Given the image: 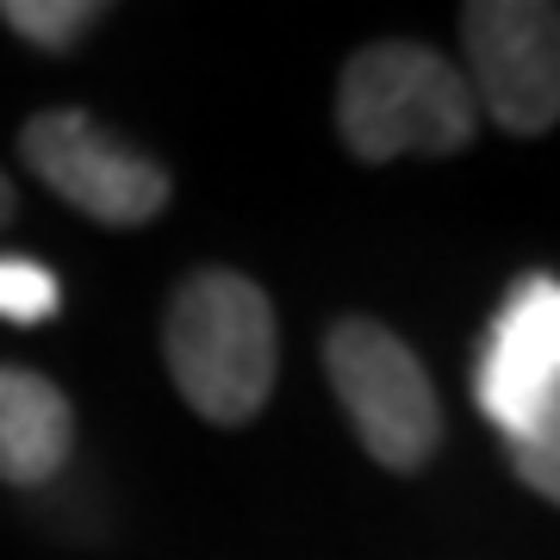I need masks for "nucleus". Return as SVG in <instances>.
<instances>
[{
	"mask_svg": "<svg viewBox=\"0 0 560 560\" xmlns=\"http://www.w3.org/2000/svg\"><path fill=\"white\" fill-rule=\"evenodd\" d=\"M162 361L187 411L219 430L256 423L280 374L275 300L237 268H194L162 312Z\"/></svg>",
	"mask_w": 560,
	"mask_h": 560,
	"instance_id": "1",
	"label": "nucleus"
},
{
	"mask_svg": "<svg viewBox=\"0 0 560 560\" xmlns=\"http://www.w3.org/2000/svg\"><path fill=\"white\" fill-rule=\"evenodd\" d=\"M474 405L504 430L511 467L536 499H560V287L523 275L474 355Z\"/></svg>",
	"mask_w": 560,
	"mask_h": 560,
	"instance_id": "2",
	"label": "nucleus"
},
{
	"mask_svg": "<svg viewBox=\"0 0 560 560\" xmlns=\"http://www.w3.org/2000/svg\"><path fill=\"white\" fill-rule=\"evenodd\" d=\"M480 131V106L448 57L411 38L355 50L337 81V138L361 162L455 156Z\"/></svg>",
	"mask_w": 560,
	"mask_h": 560,
	"instance_id": "3",
	"label": "nucleus"
},
{
	"mask_svg": "<svg viewBox=\"0 0 560 560\" xmlns=\"http://www.w3.org/2000/svg\"><path fill=\"white\" fill-rule=\"evenodd\" d=\"M324 381L349 411L361 448L386 474H423L442 448V399L418 349L374 318H337L324 330Z\"/></svg>",
	"mask_w": 560,
	"mask_h": 560,
	"instance_id": "4",
	"label": "nucleus"
},
{
	"mask_svg": "<svg viewBox=\"0 0 560 560\" xmlns=\"http://www.w3.org/2000/svg\"><path fill=\"white\" fill-rule=\"evenodd\" d=\"M20 162L57 200H69L81 219L106 224V231H138L175 194V180H168V168L156 156H143L125 138H113L81 106L32 113L20 125Z\"/></svg>",
	"mask_w": 560,
	"mask_h": 560,
	"instance_id": "5",
	"label": "nucleus"
},
{
	"mask_svg": "<svg viewBox=\"0 0 560 560\" xmlns=\"http://www.w3.org/2000/svg\"><path fill=\"white\" fill-rule=\"evenodd\" d=\"M467 94L511 138H541L560 119V13L548 0L460 7Z\"/></svg>",
	"mask_w": 560,
	"mask_h": 560,
	"instance_id": "6",
	"label": "nucleus"
},
{
	"mask_svg": "<svg viewBox=\"0 0 560 560\" xmlns=\"http://www.w3.org/2000/svg\"><path fill=\"white\" fill-rule=\"evenodd\" d=\"M75 455V405L32 368H0V480L44 486Z\"/></svg>",
	"mask_w": 560,
	"mask_h": 560,
	"instance_id": "7",
	"label": "nucleus"
},
{
	"mask_svg": "<svg viewBox=\"0 0 560 560\" xmlns=\"http://www.w3.org/2000/svg\"><path fill=\"white\" fill-rule=\"evenodd\" d=\"M106 20L101 0H0V25L38 50H75Z\"/></svg>",
	"mask_w": 560,
	"mask_h": 560,
	"instance_id": "8",
	"label": "nucleus"
},
{
	"mask_svg": "<svg viewBox=\"0 0 560 560\" xmlns=\"http://www.w3.org/2000/svg\"><path fill=\"white\" fill-rule=\"evenodd\" d=\"M57 312V275L32 256H0V318L44 324Z\"/></svg>",
	"mask_w": 560,
	"mask_h": 560,
	"instance_id": "9",
	"label": "nucleus"
},
{
	"mask_svg": "<svg viewBox=\"0 0 560 560\" xmlns=\"http://www.w3.org/2000/svg\"><path fill=\"white\" fill-rule=\"evenodd\" d=\"M13 212H20V194H13V180L0 175V224H13Z\"/></svg>",
	"mask_w": 560,
	"mask_h": 560,
	"instance_id": "10",
	"label": "nucleus"
}]
</instances>
